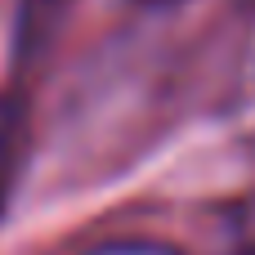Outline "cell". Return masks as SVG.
Wrapping results in <instances>:
<instances>
[{"label":"cell","mask_w":255,"mask_h":255,"mask_svg":"<svg viewBox=\"0 0 255 255\" xmlns=\"http://www.w3.org/2000/svg\"><path fill=\"white\" fill-rule=\"evenodd\" d=\"M224 255H255V193L229 211V224H224Z\"/></svg>","instance_id":"cell-1"},{"label":"cell","mask_w":255,"mask_h":255,"mask_svg":"<svg viewBox=\"0 0 255 255\" xmlns=\"http://www.w3.org/2000/svg\"><path fill=\"white\" fill-rule=\"evenodd\" d=\"M81 255H184L170 242H157V238H112V242H99Z\"/></svg>","instance_id":"cell-2"},{"label":"cell","mask_w":255,"mask_h":255,"mask_svg":"<svg viewBox=\"0 0 255 255\" xmlns=\"http://www.w3.org/2000/svg\"><path fill=\"white\" fill-rule=\"evenodd\" d=\"M247 4H255V0H247Z\"/></svg>","instance_id":"cell-3"}]
</instances>
